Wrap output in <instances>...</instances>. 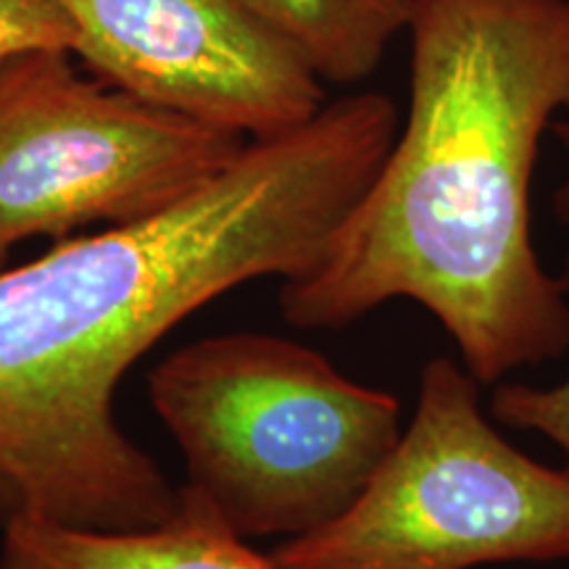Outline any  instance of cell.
Segmentation results:
<instances>
[{"instance_id":"6da1fadb","label":"cell","mask_w":569,"mask_h":569,"mask_svg":"<svg viewBox=\"0 0 569 569\" xmlns=\"http://www.w3.org/2000/svg\"><path fill=\"white\" fill-rule=\"evenodd\" d=\"M398 124L388 96L351 92L296 130L248 140L169 209L0 269V530L38 519L127 532L174 515L180 488L113 415L124 375L227 290L309 272Z\"/></svg>"},{"instance_id":"7a4b0ae2","label":"cell","mask_w":569,"mask_h":569,"mask_svg":"<svg viewBox=\"0 0 569 569\" xmlns=\"http://www.w3.org/2000/svg\"><path fill=\"white\" fill-rule=\"evenodd\" d=\"M409 103L369 190L309 272L282 280L303 330L407 298L480 386L569 348V288L532 246V174L569 113V0H415Z\"/></svg>"},{"instance_id":"3957f363","label":"cell","mask_w":569,"mask_h":569,"mask_svg":"<svg viewBox=\"0 0 569 569\" xmlns=\"http://www.w3.org/2000/svg\"><path fill=\"white\" fill-rule=\"evenodd\" d=\"M188 482L240 538H301L351 507L401 436V403L264 332L177 348L148 377Z\"/></svg>"},{"instance_id":"277c9868","label":"cell","mask_w":569,"mask_h":569,"mask_svg":"<svg viewBox=\"0 0 569 569\" xmlns=\"http://www.w3.org/2000/svg\"><path fill=\"white\" fill-rule=\"evenodd\" d=\"M480 382L438 356L417 409L343 515L280 543L282 569H472L569 559V467H546L496 432Z\"/></svg>"},{"instance_id":"5b68a950","label":"cell","mask_w":569,"mask_h":569,"mask_svg":"<svg viewBox=\"0 0 569 569\" xmlns=\"http://www.w3.org/2000/svg\"><path fill=\"white\" fill-rule=\"evenodd\" d=\"M246 142L84 74L71 53L21 56L0 69V261L38 234L153 217Z\"/></svg>"},{"instance_id":"8992f818","label":"cell","mask_w":569,"mask_h":569,"mask_svg":"<svg viewBox=\"0 0 569 569\" xmlns=\"http://www.w3.org/2000/svg\"><path fill=\"white\" fill-rule=\"evenodd\" d=\"M74 59L113 88L248 140L325 109V82L240 0H56Z\"/></svg>"},{"instance_id":"52a82bcc","label":"cell","mask_w":569,"mask_h":569,"mask_svg":"<svg viewBox=\"0 0 569 569\" xmlns=\"http://www.w3.org/2000/svg\"><path fill=\"white\" fill-rule=\"evenodd\" d=\"M0 569H282L253 551L198 490L146 530L103 532L17 519L3 528Z\"/></svg>"},{"instance_id":"ba28073f","label":"cell","mask_w":569,"mask_h":569,"mask_svg":"<svg viewBox=\"0 0 569 569\" xmlns=\"http://www.w3.org/2000/svg\"><path fill=\"white\" fill-rule=\"evenodd\" d=\"M325 84L369 80L407 34L415 0H240Z\"/></svg>"},{"instance_id":"9c48e42d","label":"cell","mask_w":569,"mask_h":569,"mask_svg":"<svg viewBox=\"0 0 569 569\" xmlns=\"http://www.w3.org/2000/svg\"><path fill=\"white\" fill-rule=\"evenodd\" d=\"M565 282L569 288V251ZM490 411H493L498 422L519 427V430L540 432L569 457V377L551 388L498 382L493 398H490Z\"/></svg>"},{"instance_id":"30bf717a","label":"cell","mask_w":569,"mask_h":569,"mask_svg":"<svg viewBox=\"0 0 569 569\" xmlns=\"http://www.w3.org/2000/svg\"><path fill=\"white\" fill-rule=\"evenodd\" d=\"M74 53V30L56 0H0V69L30 53Z\"/></svg>"},{"instance_id":"8fae6325","label":"cell","mask_w":569,"mask_h":569,"mask_svg":"<svg viewBox=\"0 0 569 569\" xmlns=\"http://www.w3.org/2000/svg\"><path fill=\"white\" fill-rule=\"evenodd\" d=\"M551 132L557 134V140L561 142V148H565V153L569 159V113L557 119V124H553ZM553 217H557V222L569 232V169H567L565 180L559 182L557 193H553Z\"/></svg>"}]
</instances>
